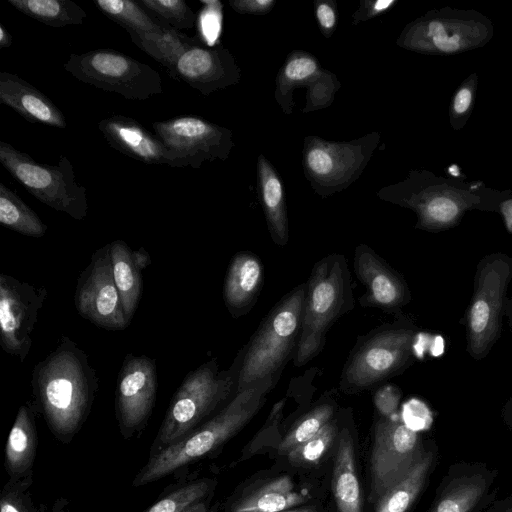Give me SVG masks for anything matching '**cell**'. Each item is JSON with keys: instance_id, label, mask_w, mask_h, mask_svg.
<instances>
[{"instance_id": "1", "label": "cell", "mask_w": 512, "mask_h": 512, "mask_svg": "<svg viewBox=\"0 0 512 512\" xmlns=\"http://www.w3.org/2000/svg\"><path fill=\"white\" fill-rule=\"evenodd\" d=\"M98 384L88 356L67 336L34 366L31 376L36 402L50 428L61 436L71 435L85 420Z\"/></svg>"}, {"instance_id": "2", "label": "cell", "mask_w": 512, "mask_h": 512, "mask_svg": "<svg viewBox=\"0 0 512 512\" xmlns=\"http://www.w3.org/2000/svg\"><path fill=\"white\" fill-rule=\"evenodd\" d=\"M276 383V379L269 377L237 392L208 422L153 454L134 484L139 486L156 481L218 448L258 413Z\"/></svg>"}, {"instance_id": "3", "label": "cell", "mask_w": 512, "mask_h": 512, "mask_svg": "<svg viewBox=\"0 0 512 512\" xmlns=\"http://www.w3.org/2000/svg\"><path fill=\"white\" fill-rule=\"evenodd\" d=\"M306 288L307 284L301 283L285 294L238 352L236 393L265 378L278 380L283 368L293 360L301 332Z\"/></svg>"}, {"instance_id": "4", "label": "cell", "mask_w": 512, "mask_h": 512, "mask_svg": "<svg viewBox=\"0 0 512 512\" xmlns=\"http://www.w3.org/2000/svg\"><path fill=\"white\" fill-rule=\"evenodd\" d=\"M293 364L301 367L320 354L333 324L355 307L351 273L344 255L329 254L312 267Z\"/></svg>"}, {"instance_id": "5", "label": "cell", "mask_w": 512, "mask_h": 512, "mask_svg": "<svg viewBox=\"0 0 512 512\" xmlns=\"http://www.w3.org/2000/svg\"><path fill=\"white\" fill-rule=\"evenodd\" d=\"M239 360L228 370H219L211 358L187 374L174 393L155 440L153 454L178 442L236 393Z\"/></svg>"}, {"instance_id": "6", "label": "cell", "mask_w": 512, "mask_h": 512, "mask_svg": "<svg viewBox=\"0 0 512 512\" xmlns=\"http://www.w3.org/2000/svg\"><path fill=\"white\" fill-rule=\"evenodd\" d=\"M416 330L401 322L384 324L360 336L343 366L339 390L357 394L401 373L411 362Z\"/></svg>"}, {"instance_id": "7", "label": "cell", "mask_w": 512, "mask_h": 512, "mask_svg": "<svg viewBox=\"0 0 512 512\" xmlns=\"http://www.w3.org/2000/svg\"><path fill=\"white\" fill-rule=\"evenodd\" d=\"M0 163L38 201L75 220L87 216L86 188L76 182L73 165L66 156H60L56 165L39 163L26 152L0 141Z\"/></svg>"}, {"instance_id": "8", "label": "cell", "mask_w": 512, "mask_h": 512, "mask_svg": "<svg viewBox=\"0 0 512 512\" xmlns=\"http://www.w3.org/2000/svg\"><path fill=\"white\" fill-rule=\"evenodd\" d=\"M511 280L512 258L508 255L491 253L479 262L466 313L467 351L474 359L484 358L499 337Z\"/></svg>"}, {"instance_id": "9", "label": "cell", "mask_w": 512, "mask_h": 512, "mask_svg": "<svg viewBox=\"0 0 512 512\" xmlns=\"http://www.w3.org/2000/svg\"><path fill=\"white\" fill-rule=\"evenodd\" d=\"M64 69L83 83L128 100H145L163 91L158 71L113 49L72 53Z\"/></svg>"}, {"instance_id": "10", "label": "cell", "mask_w": 512, "mask_h": 512, "mask_svg": "<svg viewBox=\"0 0 512 512\" xmlns=\"http://www.w3.org/2000/svg\"><path fill=\"white\" fill-rule=\"evenodd\" d=\"M424 448L419 433L408 428L400 416H380L374 427L370 501L377 504L402 480L419 460Z\"/></svg>"}, {"instance_id": "11", "label": "cell", "mask_w": 512, "mask_h": 512, "mask_svg": "<svg viewBox=\"0 0 512 512\" xmlns=\"http://www.w3.org/2000/svg\"><path fill=\"white\" fill-rule=\"evenodd\" d=\"M74 304L81 317L100 328L123 330L129 326L112 274L109 244L92 254L78 276Z\"/></svg>"}, {"instance_id": "12", "label": "cell", "mask_w": 512, "mask_h": 512, "mask_svg": "<svg viewBox=\"0 0 512 512\" xmlns=\"http://www.w3.org/2000/svg\"><path fill=\"white\" fill-rule=\"evenodd\" d=\"M48 291L44 286L0 274V344L23 363L32 346V335Z\"/></svg>"}, {"instance_id": "13", "label": "cell", "mask_w": 512, "mask_h": 512, "mask_svg": "<svg viewBox=\"0 0 512 512\" xmlns=\"http://www.w3.org/2000/svg\"><path fill=\"white\" fill-rule=\"evenodd\" d=\"M499 472L487 463L457 461L449 465L429 512H480L497 496Z\"/></svg>"}, {"instance_id": "14", "label": "cell", "mask_w": 512, "mask_h": 512, "mask_svg": "<svg viewBox=\"0 0 512 512\" xmlns=\"http://www.w3.org/2000/svg\"><path fill=\"white\" fill-rule=\"evenodd\" d=\"M155 135L166 149L172 168H198L220 153L222 132L202 118L181 116L152 123Z\"/></svg>"}, {"instance_id": "15", "label": "cell", "mask_w": 512, "mask_h": 512, "mask_svg": "<svg viewBox=\"0 0 512 512\" xmlns=\"http://www.w3.org/2000/svg\"><path fill=\"white\" fill-rule=\"evenodd\" d=\"M156 392L155 359L127 354L116 383V411L124 430L132 431L144 425L154 407Z\"/></svg>"}, {"instance_id": "16", "label": "cell", "mask_w": 512, "mask_h": 512, "mask_svg": "<svg viewBox=\"0 0 512 512\" xmlns=\"http://www.w3.org/2000/svg\"><path fill=\"white\" fill-rule=\"evenodd\" d=\"M353 268L365 287V293L359 298L362 307L396 313L411 301L404 278L366 244L355 248Z\"/></svg>"}, {"instance_id": "17", "label": "cell", "mask_w": 512, "mask_h": 512, "mask_svg": "<svg viewBox=\"0 0 512 512\" xmlns=\"http://www.w3.org/2000/svg\"><path fill=\"white\" fill-rule=\"evenodd\" d=\"M98 129L109 145L120 153L146 164H167L162 142L137 120L113 115L102 119Z\"/></svg>"}, {"instance_id": "18", "label": "cell", "mask_w": 512, "mask_h": 512, "mask_svg": "<svg viewBox=\"0 0 512 512\" xmlns=\"http://www.w3.org/2000/svg\"><path fill=\"white\" fill-rule=\"evenodd\" d=\"M264 279L261 259L250 251L236 253L228 266L223 300L233 318L247 314L257 301Z\"/></svg>"}, {"instance_id": "19", "label": "cell", "mask_w": 512, "mask_h": 512, "mask_svg": "<svg viewBox=\"0 0 512 512\" xmlns=\"http://www.w3.org/2000/svg\"><path fill=\"white\" fill-rule=\"evenodd\" d=\"M0 101L28 122L66 128L62 111L44 93L16 74L0 73Z\"/></svg>"}, {"instance_id": "20", "label": "cell", "mask_w": 512, "mask_h": 512, "mask_svg": "<svg viewBox=\"0 0 512 512\" xmlns=\"http://www.w3.org/2000/svg\"><path fill=\"white\" fill-rule=\"evenodd\" d=\"M109 245L114 282L130 323L142 294V270L151 263V259L144 248L133 251L123 240H115Z\"/></svg>"}, {"instance_id": "21", "label": "cell", "mask_w": 512, "mask_h": 512, "mask_svg": "<svg viewBox=\"0 0 512 512\" xmlns=\"http://www.w3.org/2000/svg\"><path fill=\"white\" fill-rule=\"evenodd\" d=\"M167 72L172 78L207 94L222 81V55L213 49L194 46L184 52Z\"/></svg>"}, {"instance_id": "22", "label": "cell", "mask_w": 512, "mask_h": 512, "mask_svg": "<svg viewBox=\"0 0 512 512\" xmlns=\"http://www.w3.org/2000/svg\"><path fill=\"white\" fill-rule=\"evenodd\" d=\"M439 458L434 442L425 445L424 451L409 471L377 503L376 512H407L424 490Z\"/></svg>"}, {"instance_id": "23", "label": "cell", "mask_w": 512, "mask_h": 512, "mask_svg": "<svg viewBox=\"0 0 512 512\" xmlns=\"http://www.w3.org/2000/svg\"><path fill=\"white\" fill-rule=\"evenodd\" d=\"M332 491L339 512H362L353 439L346 427L341 430L338 440L333 468Z\"/></svg>"}, {"instance_id": "24", "label": "cell", "mask_w": 512, "mask_h": 512, "mask_svg": "<svg viewBox=\"0 0 512 512\" xmlns=\"http://www.w3.org/2000/svg\"><path fill=\"white\" fill-rule=\"evenodd\" d=\"M305 501V496L295 491L288 476H280L266 482L232 507V512H281Z\"/></svg>"}, {"instance_id": "25", "label": "cell", "mask_w": 512, "mask_h": 512, "mask_svg": "<svg viewBox=\"0 0 512 512\" xmlns=\"http://www.w3.org/2000/svg\"><path fill=\"white\" fill-rule=\"evenodd\" d=\"M127 32L134 44L166 69H169L184 52L199 45L198 41L169 25L157 33H139L131 30Z\"/></svg>"}, {"instance_id": "26", "label": "cell", "mask_w": 512, "mask_h": 512, "mask_svg": "<svg viewBox=\"0 0 512 512\" xmlns=\"http://www.w3.org/2000/svg\"><path fill=\"white\" fill-rule=\"evenodd\" d=\"M16 10L47 26L80 25L86 11L70 0H8Z\"/></svg>"}, {"instance_id": "27", "label": "cell", "mask_w": 512, "mask_h": 512, "mask_svg": "<svg viewBox=\"0 0 512 512\" xmlns=\"http://www.w3.org/2000/svg\"><path fill=\"white\" fill-rule=\"evenodd\" d=\"M0 223L25 236L42 237L47 225L14 191L0 183Z\"/></svg>"}, {"instance_id": "28", "label": "cell", "mask_w": 512, "mask_h": 512, "mask_svg": "<svg viewBox=\"0 0 512 512\" xmlns=\"http://www.w3.org/2000/svg\"><path fill=\"white\" fill-rule=\"evenodd\" d=\"M93 3L107 18L126 31L157 33L167 25L152 17L137 1L94 0Z\"/></svg>"}, {"instance_id": "29", "label": "cell", "mask_w": 512, "mask_h": 512, "mask_svg": "<svg viewBox=\"0 0 512 512\" xmlns=\"http://www.w3.org/2000/svg\"><path fill=\"white\" fill-rule=\"evenodd\" d=\"M34 425L27 405L19 408L6 445V460L14 472L24 470L32 460L35 443Z\"/></svg>"}, {"instance_id": "30", "label": "cell", "mask_w": 512, "mask_h": 512, "mask_svg": "<svg viewBox=\"0 0 512 512\" xmlns=\"http://www.w3.org/2000/svg\"><path fill=\"white\" fill-rule=\"evenodd\" d=\"M333 398L325 397L311 410L301 416L280 441L278 451L287 455L298 445L316 435L327 423L334 419Z\"/></svg>"}, {"instance_id": "31", "label": "cell", "mask_w": 512, "mask_h": 512, "mask_svg": "<svg viewBox=\"0 0 512 512\" xmlns=\"http://www.w3.org/2000/svg\"><path fill=\"white\" fill-rule=\"evenodd\" d=\"M337 433V421L332 419L316 435L291 450L287 454L289 462L305 467L317 464L335 441Z\"/></svg>"}, {"instance_id": "32", "label": "cell", "mask_w": 512, "mask_h": 512, "mask_svg": "<svg viewBox=\"0 0 512 512\" xmlns=\"http://www.w3.org/2000/svg\"><path fill=\"white\" fill-rule=\"evenodd\" d=\"M146 11L151 12L162 23L176 30L190 29L195 23V14L183 0H138Z\"/></svg>"}, {"instance_id": "33", "label": "cell", "mask_w": 512, "mask_h": 512, "mask_svg": "<svg viewBox=\"0 0 512 512\" xmlns=\"http://www.w3.org/2000/svg\"><path fill=\"white\" fill-rule=\"evenodd\" d=\"M208 484L204 481L184 486L151 506L146 512H183L196 504L207 492Z\"/></svg>"}, {"instance_id": "34", "label": "cell", "mask_w": 512, "mask_h": 512, "mask_svg": "<svg viewBox=\"0 0 512 512\" xmlns=\"http://www.w3.org/2000/svg\"><path fill=\"white\" fill-rule=\"evenodd\" d=\"M458 213L456 202L447 197H436L424 208V218L429 226L448 225L456 219Z\"/></svg>"}, {"instance_id": "35", "label": "cell", "mask_w": 512, "mask_h": 512, "mask_svg": "<svg viewBox=\"0 0 512 512\" xmlns=\"http://www.w3.org/2000/svg\"><path fill=\"white\" fill-rule=\"evenodd\" d=\"M400 417L408 428L418 433L428 430L433 423L431 410L418 399L405 403Z\"/></svg>"}, {"instance_id": "36", "label": "cell", "mask_w": 512, "mask_h": 512, "mask_svg": "<svg viewBox=\"0 0 512 512\" xmlns=\"http://www.w3.org/2000/svg\"><path fill=\"white\" fill-rule=\"evenodd\" d=\"M399 399L400 392L397 387H381L375 395V406L380 416L390 418L397 415Z\"/></svg>"}, {"instance_id": "37", "label": "cell", "mask_w": 512, "mask_h": 512, "mask_svg": "<svg viewBox=\"0 0 512 512\" xmlns=\"http://www.w3.org/2000/svg\"><path fill=\"white\" fill-rule=\"evenodd\" d=\"M429 35L432 36L434 44L442 51L451 52L459 48V37L446 35L442 23L433 21L429 24Z\"/></svg>"}, {"instance_id": "38", "label": "cell", "mask_w": 512, "mask_h": 512, "mask_svg": "<svg viewBox=\"0 0 512 512\" xmlns=\"http://www.w3.org/2000/svg\"><path fill=\"white\" fill-rule=\"evenodd\" d=\"M316 70V63L306 57L296 58L288 63L285 74L290 79H304Z\"/></svg>"}, {"instance_id": "39", "label": "cell", "mask_w": 512, "mask_h": 512, "mask_svg": "<svg viewBox=\"0 0 512 512\" xmlns=\"http://www.w3.org/2000/svg\"><path fill=\"white\" fill-rule=\"evenodd\" d=\"M308 165L312 171L319 175L327 174L333 167L331 156L322 149H314L307 156Z\"/></svg>"}, {"instance_id": "40", "label": "cell", "mask_w": 512, "mask_h": 512, "mask_svg": "<svg viewBox=\"0 0 512 512\" xmlns=\"http://www.w3.org/2000/svg\"><path fill=\"white\" fill-rule=\"evenodd\" d=\"M220 20L221 17L219 16L218 12L215 10H209L203 14L202 17V28L204 35L209 42L210 45H212L215 40L217 39L220 31Z\"/></svg>"}, {"instance_id": "41", "label": "cell", "mask_w": 512, "mask_h": 512, "mask_svg": "<svg viewBox=\"0 0 512 512\" xmlns=\"http://www.w3.org/2000/svg\"><path fill=\"white\" fill-rule=\"evenodd\" d=\"M480 512H512V494L501 499H495Z\"/></svg>"}, {"instance_id": "42", "label": "cell", "mask_w": 512, "mask_h": 512, "mask_svg": "<svg viewBox=\"0 0 512 512\" xmlns=\"http://www.w3.org/2000/svg\"><path fill=\"white\" fill-rule=\"evenodd\" d=\"M471 103V92L470 90L463 88L461 89L454 100V109L458 113L465 112Z\"/></svg>"}, {"instance_id": "43", "label": "cell", "mask_w": 512, "mask_h": 512, "mask_svg": "<svg viewBox=\"0 0 512 512\" xmlns=\"http://www.w3.org/2000/svg\"><path fill=\"white\" fill-rule=\"evenodd\" d=\"M317 17L321 25L325 28H331L335 22L333 10L327 5H320L317 10Z\"/></svg>"}, {"instance_id": "44", "label": "cell", "mask_w": 512, "mask_h": 512, "mask_svg": "<svg viewBox=\"0 0 512 512\" xmlns=\"http://www.w3.org/2000/svg\"><path fill=\"white\" fill-rule=\"evenodd\" d=\"M501 416L505 425L512 431V396L503 405Z\"/></svg>"}, {"instance_id": "45", "label": "cell", "mask_w": 512, "mask_h": 512, "mask_svg": "<svg viewBox=\"0 0 512 512\" xmlns=\"http://www.w3.org/2000/svg\"><path fill=\"white\" fill-rule=\"evenodd\" d=\"M13 39L10 32L0 24V48H9L12 45Z\"/></svg>"}, {"instance_id": "46", "label": "cell", "mask_w": 512, "mask_h": 512, "mask_svg": "<svg viewBox=\"0 0 512 512\" xmlns=\"http://www.w3.org/2000/svg\"><path fill=\"white\" fill-rule=\"evenodd\" d=\"M1 512H20L18 508L8 501L1 502Z\"/></svg>"}, {"instance_id": "47", "label": "cell", "mask_w": 512, "mask_h": 512, "mask_svg": "<svg viewBox=\"0 0 512 512\" xmlns=\"http://www.w3.org/2000/svg\"><path fill=\"white\" fill-rule=\"evenodd\" d=\"M508 229L512 232V206L503 208Z\"/></svg>"}, {"instance_id": "48", "label": "cell", "mask_w": 512, "mask_h": 512, "mask_svg": "<svg viewBox=\"0 0 512 512\" xmlns=\"http://www.w3.org/2000/svg\"><path fill=\"white\" fill-rule=\"evenodd\" d=\"M183 512H205V509L198 503L188 507Z\"/></svg>"}, {"instance_id": "49", "label": "cell", "mask_w": 512, "mask_h": 512, "mask_svg": "<svg viewBox=\"0 0 512 512\" xmlns=\"http://www.w3.org/2000/svg\"><path fill=\"white\" fill-rule=\"evenodd\" d=\"M390 4H392V1H378L376 2L375 4V9L376 10H383L385 8H387Z\"/></svg>"}, {"instance_id": "50", "label": "cell", "mask_w": 512, "mask_h": 512, "mask_svg": "<svg viewBox=\"0 0 512 512\" xmlns=\"http://www.w3.org/2000/svg\"><path fill=\"white\" fill-rule=\"evenodd\" d=\"M281 512H314V511L311 509H308V508H302V509H288V510L281 511Z\"/></svg>"}]
</instances>
